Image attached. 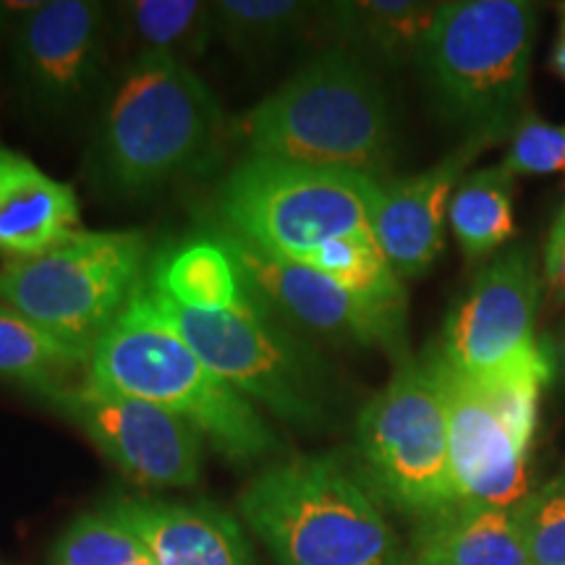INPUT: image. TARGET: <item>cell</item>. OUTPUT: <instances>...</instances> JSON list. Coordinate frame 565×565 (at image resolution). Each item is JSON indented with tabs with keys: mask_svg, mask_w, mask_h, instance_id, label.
Here are the masks:
<instances>
[{
	"mask_svg": "<svg viewBox=\"0 0 565 565\" xmlns=\"http://www.w3.org/2000/svg\"><path fill=\"white\" fill-rule=\"evenodd\" d=\"M158 565H257L236 515L215 503L113 498Z\"/></svg>",
	"mask_w": 565,
	"mask_h": 565,
	"instance_id": "obj_17",
	"label": "cell"
},
{
	"mask_svg": "<svg viewBox=\"0 0 565 565\" xmlns=\"http://www.w3.org/2000/svg\"><path fill=\"white\" fill-rule=\"evenodd\" d=\"M147 555L145 542L110 500L76 515L51 550V565H131Z\"/></svg>",
	"mask_w": 565,
	"mask_h": 565,
	"instance_id": "obj_26",
	"label": "cell"
},
{
	"mask_svg": "<svg viewBox=\"0 0 565 565\" xmlns=\"http://www.w3.org/2000/svg\"><path fill=\"white\" fill-rule=\"evenodd\" d=\"M440 3L427 0H349L322 3L320 19L341 42L338 47L362 61L416 66L433 32Z\"/></svg>",
	"mask_w": 565,
	"mask_h": 565,
	"instance_id": "obj_18",
	"label": "cell"
},
{
	"mask_svg": "<svg viewBox=\"0 0 565 565\" xmlns=\"http://www.w3.org/2000/svg\"><path fill=\"white\" fill-rule=\"evenodd\" d=\"M134 55H162L192 66L215 40L212 3L202 0H129L110 9Z\"/></svg>",
	"mask_w": 565,
	"mask_h": 565,
	"instance_id": "obj_21",
	"label": "cell"
},
{
	"mask_svg": "<svg viewBox=\"0 0 565 565\" xmlns=\"http://www.w3.org/2000/svg\"><path fill=\"white\" fill-rule=\"evenodd\" d=\"M356 475L380 503L422 524L461 505L448 404L429 359L408 356L356 416Z\"/></svg>",
	"mask_w": 565,
	"mask_h": 565,
	"instance_id": "obj_9",
	"label": "cell"
},
{
	"mask_svg": "<svg viewBox=\"0 0 565 565\" xmlns=\"http://www.w3.org/2000/svg\"><path fill=\"white\" fill-rule=\"evenodd\" d=\"M110 11L95 0H47L19 11L11 58L24 95L42 110L79 108L108 63Z\"/></svg>",
	"mask_w": 565,
	"mask_h": 565,
	"instance_id": "obj_14",
	"label": "cell"
},
{
	"mask_svg": "<svg viewBox=\"0 0 565 565\" xmlns=\"http://www.w3.org/2000/svg\"><path fill=\"white\" fill-rule=\"evenodd\" d=\"M545 278L553 291L565 296V238H547Z\"/></svg>",
	"mask_w": 565,
	"mask_h": 565,
	"instance_id": "obj_29",
	"label": "cell"
},
{
	"mask_svg": "<svg viewBox=\"0 0 565 565\" xmlns=\"http://www.w3.org/2000/svg\"><path fill=\"white\" fill-rule=\"evenodd\" d=\"M223 131L221 103L192 66L134 55L105 92L92 129V189L110 200H145L204 171Z\"/></svg>",
	"mask_w": 565,
	"mask_h": 565,
	"instance_id": "obj_1",
	"label": "cell"
},
{
	"mask_svg": "<svg viewBox=\"0 0 565 565\" xmlns=\"http://www.w3.org/2000/svg\"><path fill=\"white\" fill-rule=\"evenodd\" d=\"M0 565H3V563H0Z\"/></svg>",
	"mask_w": 565,
	"mask_h": 565,
	"instance_id": "obj_35",
	"label": "cell"
},
{
	"mask_svg": "<svg viewBox=\"0 0 565 565\" xmlns=\"http://www.w3.org/2000/svg\"><path fill=\"white\" fill-rule=\"evenodd\" d=\"M550 238H565V204L561 207V212H557L553 228H550Z\"/></svg>",
	"mask_w": 565,
	"mask_h": 565,
	"instance_id": "obj_31",
	"label": "cell"
},
{
	"mask_svg": "<svg viewBox=\"0 0 565 565\" xmlns=\"http://www.w3.org/2000/svg\"><path fill=\"white\" fill-rule=\"evenodd\" d=\"M529 565H565V463L513 508Z\"/></svg>",
	"mask_w": 565,
	"mask_h": 565,
	"instance_id": "obj_27",
	"label": "cell"
},
{
	"mask_svg": "<svg viewBox=\"0 0 565 565\" xmlns=\"http://www.w3.org/2000/svg\"><path fill=\"white\" fill-rule=\"evenodd\" d=\"M82 231L74 186L0 141V265L38 259Z\"/></svg>",
	"mask_w": 565,
	"mask_h": 565,
	"instance_id": "obj_16",
	"label": "cell"
},
{
	"mask_svg": "<svg viewBox=\"0 0 565 565\" xmlns=\"http://www.w3.org/2000/svg\"><path fill=\"white\" fill-rule=\"evenodd\" d=\"M513 183L515 175L498 162L463 175L456 186L448 223L469 259L490 257L513 238Z\"/></svg>",
	"mask_w": 565,
	"mask_h": 565,
	"instance_id": "obj_23",
	"label": "cell"
},
{
	"mask_svg": "<svg viewBox=\"0 0 565 565\" xmlns=\"http://www.w3.org/2000/svg\"><path fill=\"white\" fill-rule=\"evenodd\" d=\"M147 267L150 246L141 231H82L38 259L0 265V301L92 356Z\"/></svg>",
	"mask_w": 565,
	"mask_h": 565,
	"instance_id": "obj_10",
	"label": "cell"
},
{
	"mask_svg": "<svg viewBox=\"0 0 565 565\" xmlns=\"http://www.w3.org/2000/svg\"><path fill=\"white\" fill-rule=\"evenodd\" d=\"M383 181L341 168L246 154L215 194V228L299 263L309 252L374 233Z\"/></svg>",
	"mask_w": 565,
	"mask_h": 565,
	"instance_id": "obj_7",
	"label": "cell"
},
{
	"mask_svg": "<svg viewBox=\"0 0 565 565\" xmlns=\"http://www.w3.org/2000/svg\"><path fill=\"white\" fill-rule=\"evenodd\" d=\"M301 265L328 275L338 286L349 288L351 294L362 296L366 301L383 303L391 309H404L406 312V288L398 273L387 263L380 249L374 233H359V236H345L330 242L320 249L309 252L299 259Z\"/></svg>",
	"mask_w": 565,
	"mask_h": 565,
	"instance_id": "obj_25",
	"label": "cell"
},
{
	"mask_svg": "<svg viewBox=\"0 0 565 565\" xmlns=\"http://www.w3.org/2000/svg\"><path fill=\"white\" fill-rule=\"evenodd\" d=\"M322 13V3L303 0H215V40L238 55H263L291 42Z\"/></svg>",
	"mask_w": 565,
	"mask_h": 565,
	"instance_id": "obj_24",
	"label": "cell"
},
{
	"mask_svg": "<svg viewBox=\"0 0 565 565\" xmlns=\"http://www.w3.org/2000/svg\"><path fill=\"white\" fill-rule=\"evenodd\" d=\"M238 513L275 565H408L383 503L338 456L267 466L238 494Z\"/></svg>",
	"mask_w": 565,
	"mask_h": 565,
	"instance_id": "obj_4",
	"label": "cell"
},
{
	"mask_svg": "<svg viewBox=\"0 0 565 565\" xmlns=\"http://www.w3.org/2000/svg\"><path fill=\"white\" fill-rule=\"evenodd\" d=\"M147 291L202 362L252 404H263L299 429H322L333 422L338 385L330 364L252 288L225 312H192L166 301L150 286Z\"/></svg>",
	"mask_w": 565,
	"mask_h": 565,
	"instance_id": "obj_6",
	"label": "cell"
},
{
	"mask_svg": "<svg viewBox=\"0 0 565 565\" xmlns=\"http://www.w3.org/2000/svg\"><path fill=\"white\" fill-rule=\"evenodd\" d=\"M408 565H529L513 511L461 503L414 526Z\"/></svg>",
	"mask_w": 565,
	"mask_h": 565,
	"instance_id": "obj_19",
	"label": "cell"
},
{
	"mask_svg": "<svg viewBox=\"0 0 565 565\" xmlns=\"http://www.w3.org/2000/svg\"><path fill=\"white\" fill-rule=\"evenodd\" d=\"M490 147L487 139L463 137L456 150L427 171L383 181L372 231L401 280L433 270L443 254L450 196L463 181L466 168Z\"/></svg>",
	"mask_w": 565,
	"mask_h": 565,
	"instance_id": "obj_15",
	"label": "cell"
},
{
	"mask_svg": "<svg viewBox=\"0 0 565 565\" xmlns=\"http://www.w3.org/2000/svg\"><path fill=\"white\" fill-rule=\"evenodd\" d=\"M6 30V11H0V32Z\"/></svg>",
	"mask_w": 565,
	"mask_h": 565,
	"instance_id": "obj_34",
	"label": "cell"
},
{
	"mask_svg": "<svg viewBox=\"0 0 565 565\" xmlns=\"http://www.w3.org/2000/svg\"><path fill=\"white\" fill-rule=\"evenodd\" d=\"M84 380L175 414L231 463L263 461L280 448L252 401L210 370L160 315L145 280L92 349Z\"/></svg>",
	"mask_w": 565,
	"mask_h": 565,
	"instance_id": "obj_2",
	"label": "cell"
},
{
	"mask_svg": "<svg viewBox=\"0 0 565 565\" xmlns=\"http://www.w3.org/2000/svg\"><path fill=\"white\" fill-rule=\"evenodd\" d=\"M540 267L532 249L513 246L487 263L454 312L440 343L429 351L463 377H482L540 345L534 335L540 303Z\"/></svg>",
	"mask_w": 565,
	"mask_h": 565,
	"instance_id": "obj_13",
	"label": "cell"
},
{
	"mask_svg": "<svg viewBox=\"0 0 565 565\" xmlns=\"http://www.w3.org/2000/svg\"><path fill=\"white\" fill-rule=\"evenodd\" d=\"M42 401L87 435L131 482L152 490H183L200 482L202 435L166 408L103 391L84 377L42 395Z\"/></svg>",
	"mask_w": 565,
	"mask_h": 565,
	"instance_id": "obj_11",
	"label": "cell"
},
{
	"mask_svg": "<svg viewBox=\"0 0 565 565\" xmlns=\"http://www.w3.org/2000/svg\"><path fill=\"white\" fill-rule=\"evenodd\" d=\"M503 166L519 175H550L565 171V124H547L524 116L513 131Z\"/></svg>",
	"mask_w": 565,
	"mask_h": 565,
	"instance_id": "obj_28",
	"label": "cell"
},
{
	"mask_svg": "<svg viewBox=\"0 0 565 565\" xmlns=\"http://www.w3.org/2000/svg\"><path fill=\"white\" fill-rule=\"evenodd\" d=\"M147 286L192 312H225L249 296L242 270L212 228L154 257L147 267Z\"/></svg>",
	"mask_w": 565,
	"mask_h": 565,
	"instance_id": "obj_20",
	"label": "cell"
},
{
	"mask_svg": "<svg viewBox=\"0 0 565 565\" xmlns=\"http://www.w3.org/2000/svg\"><path fill=\"white\" fill-rule=\"evenodd\" d=\"M89 356L0 301V380L47 395L87 372Z\"/></svg>",
	"mask_w": 565,
	"mask_h": 565,
	"instance_id": "obj_22",
	"label": "cell"
},
{
	"mask_svg": "<svg viewBox=\"0 0 565 565\" xmlns=\"http://www.w3.org/2000/svg\"><path fill=\"white\" fill-rule=\"evenodd\" d=\"M448 404L450 463L461 503L513 511L529 492L540 398L553 377L545 345L482 377L450 372L429 353Z\"/></svg>",
	"mask_w": 565,
	"mask_h": 565,
	"instance_id": "obj_8",
	"label": "cell"
},
{
	"mask_svg": "<svg viewBox=\"0 0 565 565\" xmlns=\"http://www.w3.org/2000/svg\"><path fill=\"white\" fill-rule=\"evenodd\" d=\"M553 68L557 71V76H561V79H565V17H563L561 34H557L555 51H553Z\"/></svg>",
	"mask_w": 565,
	"mask_h": 565,
	"instance_id": "obj_30",
	"label": "cell"
},
{
	"mask_svg": "<svg viewBox=\"0 0 565 565\" xmlns=\"http://www.w3.org/2000/svg\"><path fill=\"white\" fill-rule=\"evenodd\" d=\"M534 32V3H440L416 63L437 116L490 145L511 139L524 121Z\"/></svg>",
	"mask_w": 565,
	"mask_h": 565,
	"instance_id": "obj_5",
	"label": "cell"
},
{
	"mask_svg": "<svg viewBox=\"0 0 565 565\" xmlns=\"http://www.w3.org/2000/svg\"><path fill=\"white\" fill-rule=\"evenodd\" d=\"M131 565H158V563H154V561H152V557H150V553H147V555H141V557H139V561H134Z\"/></svg>",
	"mask_w": 565,
	"mask_h": 565,
	"instance_id": "obj_32",
	"label": "cell"
},
{
	"mask_svg": "<svg viewBox=\"0 0 565 565\" xmlns=\"http://www.w3.org/2000/svg\"><path fill=\"white\" fill-rule=\"evenodd\" d=\"M249 154L341 168L383 181L395 152L393 113L370 63L343 47L317 53L246 113Z\"/></svg>",
	"mask_w": 565,
	"mask_h": 565,
	"instance_id": "obj_3",
	"label": "cell"
},
{
	"mask_svg": "<svg viewBox=\"0 0 565 565\" xmlns=\"http://www.w3.org/2000/svg\"><path fill=\"white\" fill-rule=\"evenodd\" d=\"M212 231L231 252L252 294L294 330L330 343L385 349L395 362L408 359L404 309L366 301L312 267L254 249L221 228Z\"/></svg>",
	"mask_w": 565,
	"mask_h": 565,
	"instance_id": "obj_12",
	"label": "cell"
},
{
	"mask_svg": "<svg viewBox=\"0 0 565 565\" xmlns=\"http://www.w3.org/2000/svg\"><path fill=\"white\" fill-rule=\"evenodd\" d=\"M561 364H563V374H565V333H563V341H561Z\"/></svg>",
	"mask_w": 565,
	"mask_h": 565,
	"instance_id": "obj_33",
	"label": "cell"
}]
</instances>
